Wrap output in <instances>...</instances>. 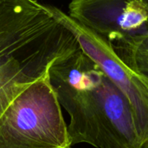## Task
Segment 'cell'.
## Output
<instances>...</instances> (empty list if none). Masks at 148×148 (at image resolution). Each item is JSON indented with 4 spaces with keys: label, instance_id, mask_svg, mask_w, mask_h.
<instances>
[{
    "label": "cell",
    "instance_id": "obj_1",
    "mask_svg": "<svg viewBox=\"0 0 148 148\" xmlns=\"http://www.w3.org/2000/svg\"><path fill=\"white\" fill-rule=\"evenodd\" d=\"M49 79L70 117L71 146L140 147L129 102L81 48L56 59Z\"/></svg>",
    "mask_w": 148,
    "mask_h": 148
},
{
    "label": "cell",
    "instance_id": "obj_2",
    "mask_svg": "<svg viewBox=\"0 0 148 148\" xmlns=\"http://www.w3.org/2000/svg\"><path fill=\"white\" fill-rule=\"evenodd\" d=\"M80 48L74 35L36 0H0V117L52 63Z\"/></svg>",
    "mask_w": 148,
    "mask_h": 148
},
{
    "label": "cell",
    "instance_id": "obj_3",
    "mask_svg": "<svg viewBox=\"0 0 148 148\" xmlns=\"http://www.w3.org/2000/svg\"><path fill=\"white\" fill-rule=\"evenodd\" d=\"M0 148H72L49 75L22 92L0 117Z\"/></svg>",
    "mask_w": 148,
    "mask_h": 148
},
{
    "label": "cell",
    "instance_id": "obj_4",
    "mask_svg": "<svg viewBox=\"0 0 148 148\" xmlns=\"http://www.w3.org/2000/svg\"><path fill=\"white\" fill-rule=\"evenodd\" d=\"M43 5L58 23L74 35L81 49L126 97L133 111L141 147L148 140V78L123 62L108 41L73 20L59 8L47 3Z\"/></svg>",
    "mask_w": 148,
    "mask_h": 148
},
{
    "label": "cell",
    "instance_id": "obj_5",
    "mask_svg": "<svg viewBox=\"0 0 148 148\" xmlns=\"http://www.w3.org/2000/svg\"><path fill=\"white\" fill-rule=\"evenodd\" d=\"M68 15L111 45L148 33V2L144 0H74Z\"/></svg>",
    "mask_w": 148,
    "mask_h": 148
},
{
    "label": "cell",
    "instance_id": "obj_6",
    "mask_svg": "<svg viewBox=\"0 0 148 148\" xmlns=\"http://www.w3.org/2000/svg\"><path fill=\"white\" fill-rule=\"evenodd\" d=\"M111 46L131 69L148 78V33L127 37Z\"/></svg>",
    "mask_w": 148,
    "mask_h": 148
},
{
    "label": "cell",
    "instance_id": "obj_7",
    "mask_svg": "<svg viewBox=\"0 0 148 148\" xmlns=\"http://www.w3.org/2000/svg\"><path fill=\"white\" fill-rule=\"evenodd\" d=\"M140 148H148V140H147Z\"/></svg>",
    "mask_w": 148,
    "mask_h": 148
}]
</instances>
